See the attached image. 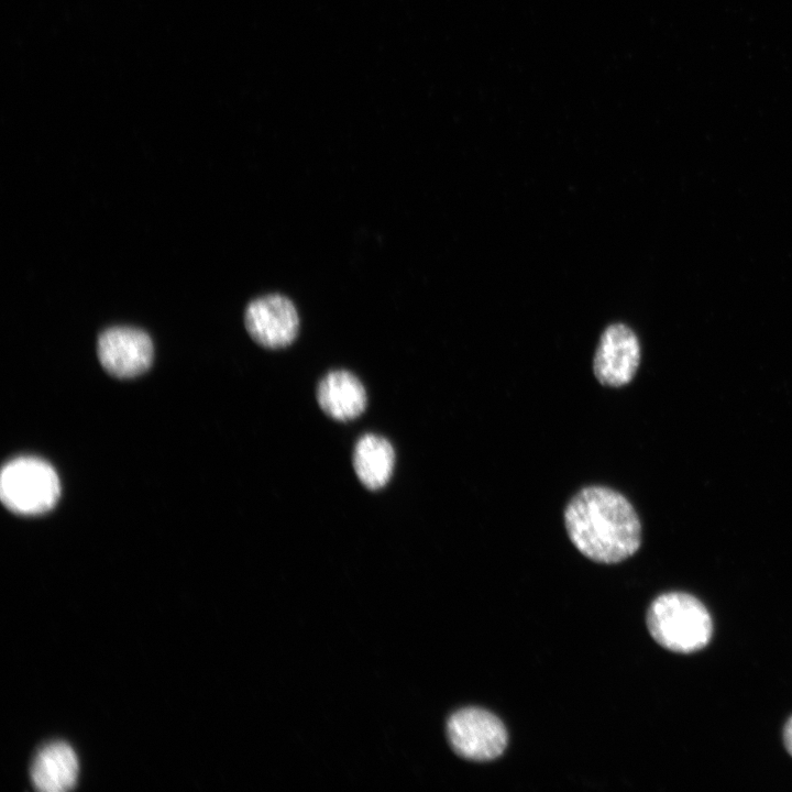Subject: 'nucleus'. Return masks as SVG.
<instances>
[{"label": "nucleus", "instance_id": "9d476101", "mask_svg": "<svg viewBox=\"0 0 792 792\" xmlns=\"http://www.w3.org/2000/svg\"><path fill=\"white\" fill-rule=\"evenodd\" d=\"M352 460L360 482L376 491L384 487L393 474L395 452L388 440L367 433L358 440Z\"/></svg>", "mask_w": 792, "mask_h": 792}, {"label": "nucleus", "instance_id": "6e6552de", "mask_svg": "<svg viewBox=\"0 0 792 792\" xmlns=\"http://www.w3.org/2000/svg\"><path fill=\"white\" fill-rule=\"evenodd\" d=\"M317 400L326 415L339 421L358 418L367 404L363 384L345 370L331 371L322 377L317 387Z\"/></svg>", "mask_w": 792, "mask_h": 792}, {"label": "nucleus", "instance_id": "20e7f679", "mask_svg": "<svg viewBox=\"0 0 792 792\" xmlns=\"http://www.w3.org/2000/svg\"><path fill=\"white\" fill-rule=\"evenodd\" d=\"M447 735L458 756L476 762L498 758L508 741L504 724L494 714L477 707L452 714L447 723Z\"/></svg>", "mask_w": 792, "mask_h": 792}, {"label": "nucleus", "instance_id": "39448f33", "mask_svg": "<svg viewBox=\"0 0 792 792\" xmlns=\"http://www.w3.org/2000/svg\"><path fill=\"white\" fill-rule=\"evenodd\" d=\"M640 358L636 333L624 323H613L600 338L593 359L594 375L604 386H625L635 377Z\"/></svg>", "mask_w": 792, "mask_h": 792}, {"label": "nucleus", "instance_id": "f03ea898", "mask_svg": "<svg viewBox=\"0 0 792 792\" xmlns=\"http://www.w3.org/2000/svg\"><path fill=\"white\" fill-rule=\"evenodd\" d=\"M647 627L661 647L679 653L703 649L713 634L706 607L696 597L680 592L662 594L651 603Z\"/></svg>", "mask_w": 792, "mask_h": 792}, {"label": "nucleus", "instance_id": "7ed1b4c3", "mask_svg": "<svg viewBox=\"0 0 792 792\" xmlns=\"http://www.w3.org/2000/svg\"><path fill=\"white\" fill-rule=\"evenodd\" d=\"M61 493L55 470L45 461L21 457L9 461L0 475L3 505L19 515H40L52 509Z\"/></svg>", "mask_w": 792, "mask_h": 792}, {"label": "nucleus", "instance_id": "1a4fd4ad", "mask_svg": "<svg viewBox=\"0 0 792 792\" xmlns=\"http://www.w3.org/2000/svg\"><path fill=\"white\" fill-rule=\"evenodd\" d=\"M77 776V756L73 748L63 741L44 746L31 767L32 782L42 792L68 791L76 784Z\"/></svg>", "mask_w": 792, "mask_h": 792}, {"label": "nucleus", "instance_id": "423d86ee", "mask_svg": "<svg viewBox=\"0 0 792 792\" xmlns=\"http://www.w3.org/2000/svg\"><path fill=\"white\" fill-rule=\"evenodd\" d=\"M251 338L266 349H282L296 339L299 318L293 301L280 294H270L251 301L244 314Z\"/></svg>", "mask_w": 792, "mask_h": 792}, {"label": "nucleus", "instance_id": "f257e3e1", "mask_svg": "<svg viewBox=\"0 0 792 792\" xmlns=\"http://www.w3.org/2000/svg\"><path fill=\"white\" fill-rule=\"evenodd\" d=\"M563 519L571 542L594 562L618 563L640 548L639 516L631 503L610 487L581 488L568 502Z\"/></svg>", "mask_w": 792, "mask_h": 792}, {"label": "nucleus", "instance_id": "9b49d317", "mask_svg": "<svg viewBox=\"0 0 792 792\" xmlns=\"http://www.w3.org/2000/svg\"><path fill=\"white\" fill-rule=\"evenodd\" d=\"M783 743L787 751L792 756V716L785 723L783 729Z\"/></svg>", "mask_w": 792, "mask_h": 792}, {"label": "nucleus", "instance_id": "0eeeda50", "mask_svg": "<svg viewBox=\"0 0 792 792\" xmlns=\"http://www.w3.org/2000/svg\"><path fill=\"white\" fill-rule=\"evenodd\" d=\"M97 353L102 367L119 378H131L152 364L153 343L148 334L129 327H113L98 338Z\"/></svg>", "mask_w": 792, "mask_h": 792}]
</instances>
